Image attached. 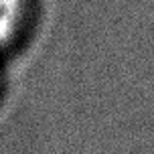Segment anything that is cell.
<instances>
[{
	"instance_id": "cell-1",
	"label": "cell",
	"mask_w": 154,
	"mask_h": 154,
	"mask_svg": "<svg viewBox=\"0 0 154 154\" xmlns=\"http://www.w3.org/2000/svg\"><path fill=\"white\" fill-rule=\"evenodd\" d=\"M23 18V0H0V47L8 45Z\"/></svg>"
}]
</instances>
